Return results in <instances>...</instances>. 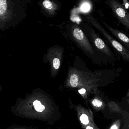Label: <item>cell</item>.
<instances>
[{"mask_svg":"<svg viewBox=\"0 0 129 129\" xmlns=\"http://www.w3.org/2000/svg\"><path fill=\"white\" fill-rule=\"evenodd\" d=\"M89 73L72 68L68 71V75L65 82L64 87L69 89H78V92L86 101L88 102V97L90 93L96 94V86H102L99 84L102 82V77L105 76V71ZM97 89H96V90Z\"/></svg>","mask_w":129,"mask_h":129,"instance_id":"6da1fadb","label":"cell"},{"mask_svg":"<svg viewBox=\"0 0 129 129\" xmlns=\"http://www.w3.org/2000/svg\"><path fill=\"white\" fill-rule=\"evenodd\" d=\"M67 31L69 37L84 53L91 58L96 56L94 48L80 26L71 23L67 26Z\"/></svg>","mask_w":129,"mask_h":129,"instance_id":"7a4b0ae2","label":"cell"},{"mask_svg":"<svg viewBox=\"0 0 129 129\" xmlns=\"http://www.w3.org/2000/svg\"><path fill=\"white\" fill-rule=\"evenodd\" d=\"M80 27L88 37L91 44L96 48L97 50L109 57L111 59H115V55L108 44L95 32L90 24L88 23L83 22L80 23Z\"/></svg>","mask_w":129,"mask_h":129,"instance_id":"3957f363","label":"cell"},{"mask_svg":"<svg viewBox=\"0 0 129 129\" xmlns=\"http://www.w3.org/2000/svg\"><path fill=\"white\" fill-rule=\"evenodd\" d=\"M84 19L91 25L97 29L102 34L109 44L116 50L124 60L129 62V51L126 48L113 38L91 14H85Z\"/></svg>","mask_w":129,"mask_h":129,"instance_id":"277c9868","label":"cell"},{"mask_svg":"<svg viewBox=\"0 0 129 129\" xmlns=\"http://www.w3.org/2000/svg\"><path fill=\"white\" fill-rule=\"evenodd\" d=\"M70 107L76 112L77 118L83 129H101L95 124L93 114L91 111L83 107L81 105H74L69 101Z\"/></svg>","mask_w":129,"mask_h":129,"instance_id":"5b68a950","label":"cell"},{"mask_svg":"<svg viewBox=\"0 0 129 129\" xmlns=\"http://www.w3.org/2000/svg\"><path fill=\"white\" fill-rule=\"evenodd\" d=\"M106 4L110 7L114 15L126 28H129V14L117 0H107Z\"/></svg>","mask_w":129,"mask_h":129,"instance_id":"8992f818","label":"cell"},{"mask_svg":"<svg viewBox=\"0 0 129 129\" xmlns=\"http://www.w3.org/2000/svg\"><path fill=\"white\" fill-rule=\"evenodd\" d=\"M103 24L109 29V31L114 36V37L117 39L118 41L120 42V44H123L125 47L127 49H129V40L128 36L120 31L114 28L109 26L106 23L103 22Z\"/></svg>","mask_w":129,"mask_h":129,"instance_id":"52a82bcc","label":"cell"},{"mask_svg":"<svg viewBox=\"0 0 129 129\" xmlns=\"http://www.w3.org/2000/svg\"><path fill=\"white\" fill-rule=\"evenodd\" d=\"M89 101L92 107L96 111L104 110L107 107L106 102L102 98L98 96L97 94H95L94 98L89 100Z\"/></svg>","mask_w":129,"mask_h":129,"instance_id":"ba28073f","label":"cell"},{"mask_svg":"<svg viewBox=\"0 0 129 129\" xmlns=\"http://www.w3.org/2000/svg\"><path fill=\"white\" fill-rule=\"evenodd\" d=\"M107 106L111 113L119 114L124 117V119L125 120L126 119H128V113L124 111L114 102L112 101L109 102L108 103Z\"/></svg>","mask_w":129,"mask_h":129,"instance_id":"9c48e42d","label":"cell"},{"mask_svg":"<svg viewBox=\"0 0 129 129\" xmlns=\"http://www.w3.org/2000/svg\"><path fill=\"white\" fill-rule=\"evenodd\" d=\"M33 105L36 110L39 113H42L46 110L45 106L42 104L41 102L37 100L33 102Z\"/></svg>","mask_w":129,"mask_h":129,"instance_id":"30bf717a","label":"cell"},{"mask_svg":"<svg viewBox=\"0 0 129 129\" xmlns=\"http://www.w3.org/2000/svg\"><path fill=\"white\" fill-rule=\"evenodd\" d=\"M122 121V118L117 119L113 122L108 129H120Z\"/></svg>","mask_w":129,"mask_h":129,"instance_id":"8fae6325","label":"cell"},{"mask_svg":"<svg viewBox=\"0 0 129 129\" xmlns=\"http://www.w3.org/2000/svg\"><path fill=\"white\" fill-rule=\"evenodd\" d=\"M43 4L44 7L48 10H54L56 7L54 3L49 0H45L43 2Z\"/></svg>","mask_w":129,"mask_h":129,"instance_id":"7c38bea8","label":"cell"},{"mask_svg":"<svg viewBox=\"0 0 129 129\" xmlns=\"http://www.w3.org/2000/svg\"><path fill=\"white\" fill-rule=\"evenodd\" d=\"M7 8L6 0H0V15L5 13Z\"/></svg>","mask_w":129,"mask_h":129,"instance_id":"4fadbf2b","label":"cell"},{"mask_svg":"<svg viewBox=\"0 0 129 129\" xmlns=\"http://www.w3.org/2000/svg\"><path fill=\"white\" fill-rule=\"evenodd\" d=\"M89 6L88 5L85 4L82 7V10L84 11H86L88 10Z\"/></svg>","mask_w":129,"mask_h":129,"instance_id":"5bb4252c","label":"cell"}]
</instances>
